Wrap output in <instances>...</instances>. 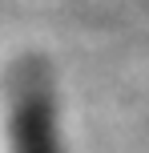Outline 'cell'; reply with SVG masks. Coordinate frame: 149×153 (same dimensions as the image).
Masks as SVG:
<instances>
[{"instance_id": "obj_1", "label": "cell", "mask_w": 149, "mask_h": 153, "mask_svg": "<svg viewBox=\"0 0 149 153\" xmlns=\"http://www.w3.org/2000/svg\"><path fill=\"white\" fill-rule=\"evenodd\" d=\"M4 121H12L4 153H56V125H53V97L36 73L8 76Z\"/></svg>"}]
</instances>
